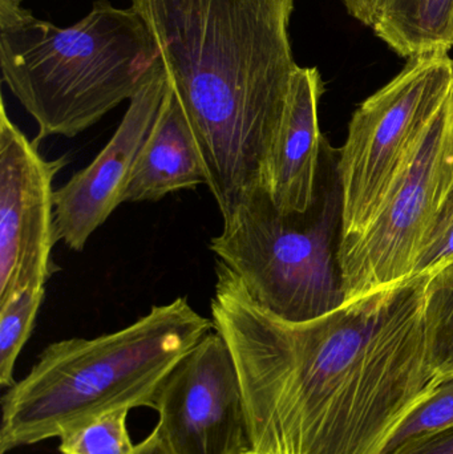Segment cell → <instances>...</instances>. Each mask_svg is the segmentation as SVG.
<instances>
[{"instance_id":"cell-6","label":"cell","mask_w":453,"mask_h":454,"mask_svg":"<svg viewBox=\"0 0 453 454\" xmlns=\"http://www.w3.org/2000/svg\"><path fill=\"white\" fill-rule=\"evenodd\" d=\"M452 90L449 55L409 59L399 74L354 112L338 149L340 243L374 223Z\"/></svg>"},{"instance_id":"cell-21","label":"cell","mask_w":453,"mask_h":454,"mask_svg":"<svg viewBox=\"0 0 453 454\" xmlns=\"http://www.w3.org/2000/svg\"><path fill=\"white\" fill-rule=\"evenodd\" d=\"M132 454H170L156 432H152L140 444L136 445Z\"/></svg>"},{"instance_id":"cell-14","label":"cell","mask_w":453,"mask_h":454,"mask_svg":"<svg viewBox=\"0 0 453 454\" xmlns=\"http://www.w3.org/2000/svg\"><path fill=\"white\" fill-rule=\"evenodd\" d=\"M423 325L428 367L439 383L453 375V263L428 278Z\"/></svg>"},{"instance_id":"cell-18","label":"cell","mask_w":453,"mask_h":454,"mask_svg":"<svg viewBox=\"0 0 453 454\" xmlns=\"http://www.w3.org/2000/svg\"><path fill=\"white\" fill-rule=\"evenodd\" d=\"M453 263V189L428 230L411 278L433 275Z\"/></svg>"},{"instance_id":"cell-11","label":"cell","mask_w":453,"mask_h":454,"mask_svg":"<svg viewBox=\"0 0 453 454\" xmlns=\"http://www.w3.org/2000/svg\"><path fill=\"white\" fill-rule=\"evenodd\" d=\"M324 82L316 68L298 67L269 161L266 189L282 213L313 205L324 136L319 129Z\"/></svg>"},{"instance_id":"cell-13","label":"cell","mask_w":453,"mask_h":454,"mask_svg":"<svg viewBox=\"0 0 453 454\" xmlns=\"http://www.w3.org/2000/svg\"><path fill=\"white\" fill-rule=\"evenodd\" d=\"M371 28L402 58L449 55L453 0H380Z\"/></svg>"},{"instance_id":"cell-8","label":"cell","mask_w":453,"mask_h":454,"mask_svg":"<svg viewBox=\"0 0 453 454\" xmlns=\"http://www.w3.org/2000/svg\"><path fill=\"white\" fill-rule=\"evenodd\" d=\"M68 154L47 160L0 106V304L31 288H45L58 271L53 180Z\"/></svg>"},{"instance_id":"cell-16","label":"cell","mask_w":453,"mask_h":454,"mask_svg":"<svg viewBox=\"0 0 453 454\" xmlns=\"http://www.w3.org/2000/svg\"><path fill=\"white\" fill-rule=\"evenodd\" d=\"M130 410L111 411L61 436L60 454H132L136 445L128 429Z\"/></svg>"},{"instance_id":"cell-3","label":"cell","mask_w":453,"mask_h":454,"mask_svg":"<svg viewBox=\"0 0 453 454\" xmlns=\"http://www.w3.org/2000/svg\"><path fill=\"white\" fill-rule=\"evenodd\" d=\"M213 330L178 296L114 333L50 344L3 395L0 454L60 439L111 411L153 410L162 381Z\"/></svg>"},{"instance_id":"cell-17","label":"cell","mask_w":453,"mask_h":454,"mask_svg":"<svg viewBox=\"0 0 453 454\" xmlns=\"http://www.w3.org/2000/svg\"><path fill=\"white\" fill-rule=\"evenodd\" d=\"M453 427V375L436 383L433 391L409 413L394 432L385 453Z\"/></svg>"},{"instance_id":"cell-4","label":"cell","mask_w":453,"mask_h":454,"mask_svg":"<svg viewBox=\"0 0 453 454\" xmlns=\"http://www.w3.org/2000/svg\"><path fill=\"white\" fill-rule=\"evenodd\" d=\"M159 48L132 7L98 0L74 26L37 19L23 0H0L3 82L37 125V144L74 137L137 92Z\"/></svg>"},{"instance_id":"cell-9","label":"cell","mask_w":453,"mask_h":454,"mask_svg":"<svg viewBox=\"0 0 453 454\" xmlns=\"http://www.w3.org/2000/svg\"><path fill=\"white\" fill-rule=\"evenodd\" d=\"M153 431L170 454H247L246 407L225 340L210 331L162 381Z\"/></svg>"},{"instance_id":"cell-1","label":"cell","mask_w":453,"mask_h":454,"mask_svg":"<svg viewBox=\"0 0 453 454\" xmlns=\"http://www.w3.org/2000/svg\"><path fill=\"white\" fill-rule=\"evenodd\" d=\"M431 275L380 288L305 322L271 314L215 261V330L233 357L247 454H383L433 391L423 301Z\"/></svg>"},{"instance_id":"cell-20","label":"cell","mask_w":453,"mask_h":454,"mask_svg":"<svg viewBox=\"0 0 453 454\" xmlns=\"http://www.w3.org/2000/svg\"><path fill=\"white\" fill-rule=\"evenodd\" d=\"M343 3H345L346 10L353 18L371 27L380 0H343Z\"/></svg>"},{"instance_id":"cell-12","label":"cell","mask_w":453,"mask_h":454,"mask_svg":"<svg viewBox=\"0 0 453 454\" xmlns=\"http://www.w3.org/2000/svg\"><path fill=\"white\" fill-rule=\"evenodd\" d=\"M209 185L207 165L180 101L169 87L161 114L133 169L125 202H157Z\"/></svg>"},{"instance_id":"cell-5","label":"cell","mask_w":453,"mask_h":454,"mask_svg":"<svg viewBox=\"0 0 453 454\" xmlns=\"http://www.w3.org/2000/svg\"><path fill=\"white\" fill-rule=\"evenodd\" d=\"M223 220L220 234L210 239V251L263 309L305 322L345 304L338 261L342 188L338 149L326 137L316 199L306 212H279L266 188H258Z\"/></svg>"},{"instance_id":"cell-10","label":"cell","mask_w":453,"mask_h":454,"mask_svg":"<svg viewBox=\"0 0 453 454\" xmlns=\"http://www.w3.org/2000/svg\"><path fill=\"white\" fill-rule=\"evenodd\" d=\"M169 87L167 69L159 58L103 151L56 189V235L69 250H84L93 232L125 204L136 162L161 114Z\"/></svg>"},{"instance_id":"cell-2","label":"cell","mask_w":453,"mask_h":454,"mask_svg":"<svg viewBox=\"0 0 453 454\" xmlns=\"http://www.w3.org/2000/svg\"><path fill=\"white\" fill-rule=\"evenodd\" d=\"M159 48L221 215L266 188L293 77L294 0H130Z\"/></svg>"},{"instance_id":"cell-19","label":"cell","mask_w":453,"mask_h":454,"mask_svg":"<svg viewBox=\"0 0 453 454\" xmlns=\"http://www.w3.org/2000/svg\"><path fill=\"white\" fill-rule=\"evenodd\" d=\"M391 454H453V427L409 442Z\"/></svg>"},{"instance_id":"cell-15","label":"cell","mask_w":453,"mask_h":454,"mask_svg":"<svg viewBox=\"0 0 453 454\" xmlns=\"http://www.w3.org/2000/svg\"><path fill=\"white\" fill-rule=\"evenodd\" d=\"M45 288H31L0 304V386L10 388L16 360L31 338L40 307L44 303Z\"/></svg>"},{"instance_id":"cell-7","label":"cell","mask_w":453,"mask_h":454,"mask_svg":"<svg viewBox=\"0 0 453 454\" xmlns=\"http://www.w3.org/2000/svg\"><path fill=\"white\" fill-rule=\"evenodd\" d=\"M453 189V90L379 215L338 251L346 301L410 279L423 240Z\"/></svg>"}]
</instances>
